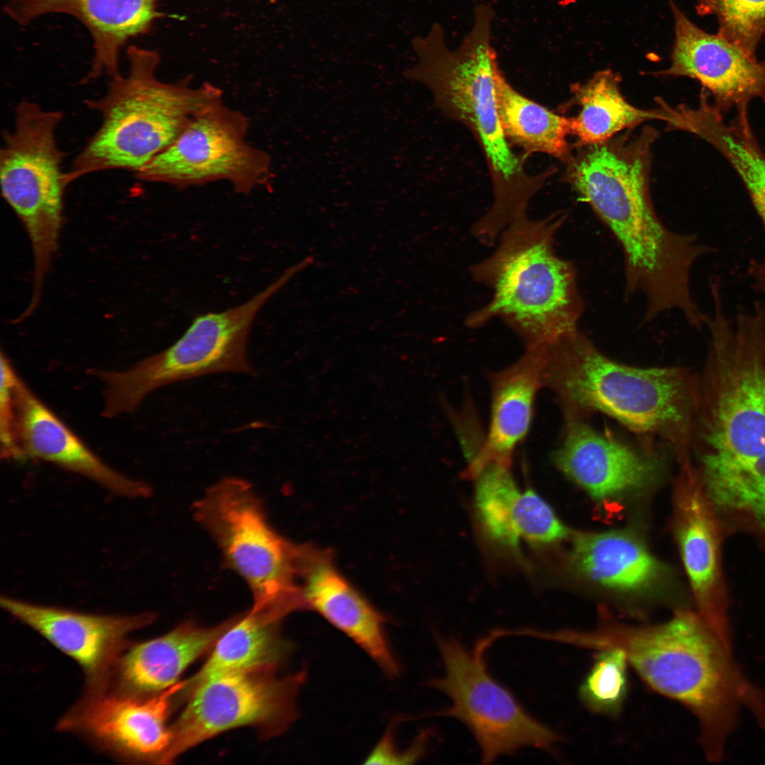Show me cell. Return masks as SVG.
<instances>
[{
	"mask_svg": "<svg viewBox=\"0 0 765 765\" xmlns=\"http://www.w3.org/2000/svg\"><path fill=\"white\" fill-rule=\"evenodd\" d=\"M543 348V386L555 392L567 420L600 411L635 431L660 436L680 463L691 460L699 378L682 368L619 364L578 329Z\"/></svg>",
	"mask_w": 765,
	"mask_h": 765,
	"instance_id": "5",
	"label": "cell"
},
{
	"mask_svg": "<svg viewBox=\"0 0 765 765\" xmlns=\"http://www.w3.org/2000/svg\"><path fill=\"white\" fill-rule=\"evenodd\" d=\"M495 16L489 5L475 6L471 30L454 50L447 46L443 27L433 23L426 34L412 40L416 61L404 75L427 87L436 106L475 136L493 185V203L487 215L505 225L526 213L529 200L549 174H528L525 158L512 151L503 132L495 94L499 65L492 45Z\"/></svg>",
	"mask_w": 765,
	"mask_h": 765,
	"instance_id": "4",
	"label": "cell"
},
{
	"mask_svg": "<svg viewBox=\"0 0 765 765\" xmlns=\"http://www.w3.org/2000/svg\"><path fill=\"white\" fill-rule=\"evenodd\" d=\"M126 53L127 73L111 76L103 96L85 101L99 113L101 123L66 171L67 185L106 170L138 173L198 113L223 98L222 91L209 82L196 86L188 77L160 80V56L154 50L130 45Z\"/></svg>",
	"mask_w": 765,
	"mask_h": 765,
	"instance_id": "6",
	"label": "cell"
},
{
	"mask_svg": "<svg viewBox=\"0 0 765 765\" xmlns=\"http://www.w3.org/2000/svg\"><path fill=\"white\" fill-rule=\"evenodd\" d=\"M571 570L617 594L649 595L669 578V570L634 533L624 530L572 533Z\"/></svg>",
	"mask_w": 765,
	"mask_h": 765,
	"instance_id": "22",
	"label": "cell"
},
{
	"mask_svg": "<svg viewBox=\"0 0 765 765\" xmlns=\"http://www.w3.org/2000/svg\"><path fill=\"white\" fill-rule=\"evenodd\" d=\"M474 480L475 509L482 533L493 544L516 550L520 540L514 529V511L521 491L511 466L489 464Z\"/></svg>",
	"mask_w": 765,
	"mask_h": 765,
	"instance_id": "28",
	"label": "cell"
},
{
	"mask_svg": "<svg viewBox=\"0 0 765 765\" xmlns=\"http://www.w3.org/2000/svg\"><path fill=\"white\" fill-rule=\"evenodd\" d=\"M674 20L671 64L662 74L698 80L722 111L747 108L754 98L765 101V61L746 53L719 35L695 25L669 0Z\"/></svg>",
	"mask_w": 765,
	"mask_h": 765,
	"instance_id": "15",
	"label": "cell"
},
{
	"mask_svg": "<svg viewBox=\"0 0 765 765\" xmlns=\"http://www.w3.org/2000/svg\"><path fill=\"white\" fill-rule=\"evenodd\" d=\"M542 346H527L515 363L492 375L488 431L464 475L474 480L487 465H511L512 455L529 431L537 392L543 385Z\"/></svg>",
	"mask_w": 765,
	"mask_h": 765,
	"instance_id": "21",
	"label": "cell"
},
{
	"mask_svg": "<svg viewBox=\"0 0 765 765\" xmlns=\"http://www.w3.org/2000/svg\"><path fill=\"white\" fill-rule=\"evenodd\" d=\"M0 604L8 613L75 659L92 676L111 662L128 635L154 619L153 614L148 613L133 616L83 613L7 596L1 597Z\"/></svg>",
	"mask_w": 765,
	"mask_h": 765,
	"instance_id": "19",
	"label": "cell"
},
{
	"mask_svg": "<svg viewBox=\"0 0 765 765\" xmlns=\"http://www.w3.org/2000/svg\"><path fill=\"white\" fill-rule=\"evenodd\" d=\"M514 526L519 540L549 545L571 537L570 529L533 489L521 492L515 504Z\"/></svg>",
	"mask_w": 765,
	"mask_h": 765,
	"instance_id": "32",
	"label": "cell"
},
{
	"mask_svg": "<svg viewBox=\"0 0 765 765\" xmlns=\"http://www.w3.org/2000/svg\"><path fill=\"white\" fill-rule=\"evenodd\" d=\"M566 217L562 212L537 221L524 215L505 229L493 254L470 268L493 294L467 317L468 327L498 317L527 346L552 344L578 329L584 305L576 269L557 254L554 244Z\"/></svg>",
	"mask_w": 765,
	"mask_h": 765,
	"instance_id": "7",
	"label": "cell"
},
{
	"mask_svg": "<svg viewBox=\"0 0 765 765\" xmlns=\"http://www.w3.org/2000/svg\"><path fill=\"white\" fill-rule=\"evenodd\" d=\"M428 737L429 735L426 731L421 732L409 749L400 751L394 742L392 730L390 727L368 756L365 764H414L424 755L427 745Z\"/></svg>",
	"mask_w": 765,
	"mask_h": 765,
	"instance_id": "34",
	"label": "cell"
},
{
	"mask_svg": "<svg viewBox=\"0 0 765 765\" xmlns=\"http://www.w3.org/2000/svg\"><path fill=\"white\" fill-rule=\"evenodd\" d=\"M19 376L8 358L1 354L0 438L1 457L22 460L17 435L15 389Z\"/></svg>",
	"mask_w": 765,
	"mask_h": 765,
	"instance_id": "33",
	"label": "cell"
},
{
	"mask_svg": "<svg viewBox=\"0 0 765 765\" xmlns=\"http://www.w3.org/2000/svg\"><path fill=\"white\" fill-rule=\"evenodd\" d=\"M283 617L271 610L251 609L239 620H232L215 642L209 659L184 682L183 689L191 693L203 681L223 674L272 669L288 648L278 633Z\"/></svg>",
	"mask_w": 765,
	"mask_h": 765,
	"instance_id": "25",
	"label": "cell"
},
{
	"mask_svg": "<svg viewBox=\"0 0 765 765\" xmlns=\"http://www.w3.org/2000/svg\"><path fill=\"white\" fill-rule=\"evenodd\" d=\"M495 94L499 120L509 144L521 147L526 156L541 152L569 160V118L519 94L500 69L495 75Z\"/></svg>",
	"mask_w": 765,
	"mask_h": 765,
	"instance_id": "26",
	"label": "cell"
},
{
	"mask_svg": "<svg viewBox=\"0 0 765 765\" xmlns=\"http://www.w3.org/2000/svg\"><path fill=\"white\" fill-rule=\"evenodd\" d=\"M620 80L617 74L607 69L572 86L580 110L569 118L570 128L579 144L604 143L618 132L656 116L630 105L620 93Z\"/></svg>",
	"mask_w": 765,
	"mask_h": 765,
	"instance_id": "27",
	"label": "cell"
},
{
	"mask_svg": "<svg viewBox=\"0 0 765 765\" xmlns=\"http://www.w3.org/2000/svg\"><path fill=\"white\" fill-rule=\"evenodd\" d=\"M591 630L565 629L564 643L601 650L618 648L653 689L696 716L703 749L725 746L741 706L754 707L760 693L733 661L731 647L696 612L680 610L651 625L601 617Z\"/></svg>",
	"mask_w": 765,
	"mask_h": 765,
	"instance_id": "3",
	"label": "cell"
},
{
	"mask_svg": "<svg viewBox=\"0 0 765 765\" xmlns=\"http://www.w3.org/2000/svg\"><path fill=\"white\" fill-rule=\"evenodd\" d=\"M595 662L580 686L579 694L591 710L616 714L622 708L628 692L625 654L620 649L599 650Z\"/></svg>",
	"mask_w": 765,
	"mask_h": 765,
	"instance_id": "31",
	"label": "cell"
},
{
	"mask_svg": "<svg viewBox=\"0 0 765 765\" xmlns=\"http://www.w3.org/2000/svg\"><path fill=\"white\" fill-rule=\"evenodd\" d=\"M294 276L288 268L246 302L198 315L169 347L128 369L97 372L104 385L103 414L113 417L130 413L152 392L179 381L216 373H252L246 344L253 321Z\"/></svg>",
	"mask_w": 765,
	"mask_h": 765,
	"instance_id": "9",
	"label": "cell"
},
{
	"mask_svg": "<svg viewBox=\"0 0 765 765\" xmlns=\"http://www.w3.org/2000/svg\"><path fill=\"white\" fill-rule=\"evenodd\" d=\"M161 0H7L4 11L26 26L47 14L68 15L91 35L94 55L84 83L120 73L122 50L132 38L147 33L162 13Z\"/></svg>",
	"mask_w": 765,
	"mask_h": 765,
	"instance_id": "17",
	"label": "cell"
},
{
	"mask_svg": "<svg viewBox=\"0 0 765 765\" xmlns=\"http://www.w3.org/2000/svg\"><path fill=\"white\" fill-rule=\"evenodd\" d=\"M572 160L570 180L619 244L623 254L625 295L646 300L644 319L698 307L690 278L695 262L709 248L693 235L669 230L657 215L647 181V147L637 142L614 147L604 143Z\"/></svg>",
	"mask_w": 765,
	"mask_h": 765,
	"instance_id": "2",
	"label": "cell"
},
{
	"mask_svg": "<svg viewBox=\"0 0 765 765\" xmlns=\"http://www.w3.org/2000/svg\"><path fill=\"white\" fill-rule=\"evenodd\" d=\"M444 674L430 686L444 693L450 706L436 715L463 723L475 737L481 762L491 764L521 748L551 752L560 736L530 715L513 693L489 672L484 652L469 651L459 640L437 635Z\"/></svg>",
	"mask_w": 765,
	"mask_h": 765,
	"instance_id": "11",
	"label": "cell"
},
{
	"mask_svg": "<svg viewBox=\"0 0 765 765\" xmlns=\"http://www.w3.org/2000/svg\"><path fill=\"white\" fill-rule=\"evenodd\" d=\"M193 515L226 566L248 585L251 610L287 614L303 607L299 582L303 545L291 543L272 527L250 482L222 478L193 504Z\"/></svg>",
	"mask_w": 765,
	"mask_h": 765,
	"instance_id": "8",
	"label": "cell"
},
{
	"mask_svg": "<svg viewBox=\"0 0 765 765\" xmlns=\"http://www.w3.org/2000/svg\"><path fill=\"white\" fill-rule=\"evenodd\" d=\"M708 141L737 172L765 226V154L749 119L718 123L711 130Z\"/></svg>",
	"mask_w": 765,
	"mask_h": 765,
	"instance_id": "29",
	"label": "cell"
},
{
	"mask_svg": "<svg viewBox=\"0 0 765 765\" xmlns=\"http://www.w3.org/2000/svg\"><path fill=\"white\" fill-rule=\"evenodd\" d=\"M300 587L304 607L316 611L361 647L390 676L399 667L388 643L385 619L338 572L328 555L307 548Z\"/></svg>",
	"mask_w": 765,
	"mask_h": 765,
	"instance_id": "20",
	"label": "cell"
},
{
	"mask_svg": "<svg viewBox=\"0 0 765 765\" xmlns=\"http://www.w3.org/2000/svg\"><path fill=\"white\" fill-rule=\"evenodd\" d=\"M553 459L562 473L600 502L645 492L659 482L663 470L657 457L602 435L579 419L567 420Z\"/></svg>",
	"mask_w": 765,
	"mask_h": 765,
	"instance_id": "16",
	"label": "cell"
},
{
	"mask_svg": "<svg viewBox=\"0 0 765 765\" xmlns=\"http://www.w3.org/2000/svg\"><path fill=\"white\" fill-rule=\"evenodd\" d=\"M60 110H45L29 100L15 108L12 130L4 132L0 152L1 193L22 222L34 259L33 294L41 293L43 280L55 254L63 223L66 171L57 130Z\"/></svg>",
	"mask_w": 765,
	"mask_h": 765,
	"instance_id": "10",
	"label": "cell"
},
{
	"mask_svg": "<svg viewBox=\"0 0 765 765\" xmlns=\"http://www.w3.org/2000/svg\"><path fill=\"white\" fill-rule=\"evenodd\" d=\"M264 670L232 672L210 678L194 688L171 729L169 763L196 744L232 728L255 725L283 728L295 715V698L306 674L276 679Z\"/></svg>",
	"mask_w": 765,
	"mask_h": 765,
	"instance_id": "13",
	"label": "cell"
},
{
	"mask_svg": "<svg viewBox=\"0 0 765 765\" xmlns=\"http://www.w3.org/2000/svg\"><path fill=\"white\" fill-rule=\"evenodd\" d=\"M17 435L24 458L43 460L96 482L127 498L148 497L151 487L107 465L62 421L21 378L15 389Z\"/></svg>",
	"mask_w": 765,
	"mask_h": 765,
	"instance_id": "18",
	"label": "cell"
},
{
	"mask_svg": "<svg viewBox=\"0 0 765 765\" xmlns=\"http://www.w3.org/2000/svg\"><path fill=\"white\" fill-rule=\"evenodd\" d=\"M700 16L715 17L720 37L756 57L765 40V0H697Z\"/></svg>",
	"mask_w": 765,
	"mask_h": 765,
	"instance_id": "30",
	"label": "cell"
},
{
	"mask_svg": "<svg viewBox=\"0 0 765 765\" xmlns=\"http://www.w3.org/2000/svg\"><path fill=\"white\" fill-rule=\"evenodd\" d=\"M706 324L693 465L715 506L765 513V306L729 317L716 305Z\"/></svg>",
	"mask_w": 765,
	"mask_h": 765,
	"instance_id": "1",
	"label": "cell"
},
{
	"mask_svg": "<svg viewBox=\"0 0 765 765\" xmlns=\"http://www.w3.org/2000/svg\"><path fill=\"white\" fill-rule=\"evenodd\" d=\"M231 621L210 628L184 623L170 633L132 647L120 659L123 684L137 693L162 692L214 645Z\"/></svg>",
	"mask_w": 765,
	"mask_h": 765,
	"instance_id": "24",
	"label": "cell"
},
{
	"mask_svg": "<svg viewBox=\"0 0 765 765\" xmlns=\"http://www.w3.org/2000/svg\"><path fill=\"white\" fill-rule=\"evenodd\" d=\"M674 529L697 613L731 645L721 522L692 463L681 465L674 488Z\"/></svg>",
	"mask_w": 765,
	"mask_h": 765,
	"instance_id": "14",
	"label": "cell"
},
{
	"mask_svg": "<svg viewBox=\"0 0 765 765\" xmlns=\"http://www.w3.org/2000/svg\"><path fill=\"white\" fill-rule=\"evenodd\" d=\"M184 685L174 684L148 698L101 695L86 701L67 725L81 729L127 754L159 756L169 747L166 725L171 698Z\"/></svg>",
	"mask_w": 765,
	"mask_h": 765,
	"instance_id": "23",
	"label": "cell"
},
{
	"mask_svg": "<svg viewBox=\"0 0 765 765\" xmlns=\"http://www.w3.org/2000/svg\"><path fill=\"white\" fill-rule=\"evenodd\" d=\"M250 123L223 98L198 113L175 141L138 173L146 182L184 188L227 181L249 194L272 181L270 155L247 140Z\"/></svg>",
	"mask_w": 765,
	"mask_h": 765,
	"instance_id": "12",
	"label": "cell"
}]
</instances>
